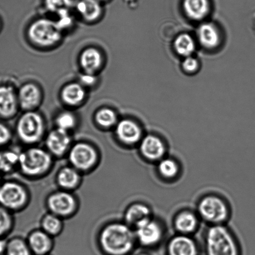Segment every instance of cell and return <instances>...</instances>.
I'll list each match as a JSON object with an SVG mask.
<instances>
[{"mask_svg": "<svg viewBox=\"0 0 255 255\" xmlns=\"http://www.w3.org/2000/svg\"><path fill=\"white\" fill-rule=\"evenodd\" d=\"M98 241L104 255H131L137 245L134 229L124 222L106 225L100 232Z\"/></svg>", "mask_w": 255, "mask_h": 255, "instance_id": "obj_1", "label": "cell"}, {"mask_svg": "<svg viewBox=\"0 0 255 255\" xmlns=\"http://www.w3.org/2000/svg\"><path fill=\"white\" fill-rule=\"evenodd\" d=\"M204 242L206 255H242L239 241L225 224L210 226Z\"/></svg>", "mask_w": 255, "mask_h": 255, "instance_id": "obj_2", "label": "cell"}, {"mask_svg": "<svg viewBox=\"0 0 255 255\" xmlns=\"http://www.w3.org/2000/svg\"><path fill=\"white\" fill-rule=\"evenodd\" d=\"M52 164V156L47 149L31 146L21 151L18 169L25 176L34 178L48 172Z\"/></svg>", "mask_w": 255, "mask_h": 255, "instance_id": "obj_3", "label": "cell"}, {"mask_svg": "<svg viewBox=\"0 0 255 255\" xmlns=\"http://www.w3.org/2000/svg\"><path fill=\"white\" fill-rule=\"evenodd\" d=\"M197 214L200 219L210 226L225 224L231 216V209L227 202L219 195H205L197 205Z\"/></svg>", "mask_w": 255, "mask_h": 255, "instance_id": "obj_4", "label": "cell"}, {"mask_svg": "<svg viewBox=\"0 0 255 255\" xmlns=\"http://www.w3.org/2000/svg\"><path fill=\"white\" fill-rule=\"evenodd\" d=\"M29 194L24 185L14 181L0 184V206L12 213L24 209L28 204Z\"/></svg>", "mask_w": 255, "mask_h": 255, "instance_id": "obj_5", "label": "cell"}, {"mask_svg": "<svg viewBox=\"0 0 255 255\" xmlns=\"http://www.w3.org/2000/svg\"><path fill=\"white\" fill-rule=\"evenodd\" d=\"M16 132L20 141L29 146H34L41 141L43 136V121L39 115L27 112L19 119Z\"/></svg>", "mask_w": 255, "mask_h": 255, "instance_id": "obj_6", "label": "cell"}, {"mask_svg": "<svg viewBox=\"0 0 255 255\" xmlns=\"http://www.w3.org/2000/svg\"><path fill=\"white\" fill-rule=\"evenodd\" d=\"M134 230L137 244L145 249L156 248L164 240L165 230L163 225L154 217L142 222Z\"/></svg>", "mask_w": 255, "mask_h": 255, "instance_id": "obj_7", "label": "cell"}, {"mask_svg": "<svg viewBox=\"0 0 255 255\" xmlns=\"http://www.w3.org/2000/svg\"><path fill=\"white\" fill-rule=\"evenodd\" d=\"M67 155L71 166L79 172L94 169L99 157L98 152L93 145L84 142L72 145Z\"/></svg>", "mask_w": 255, "mask_h": 255, "instance_id": "obj_8", "label": "cell"}, {"mask_svg": "<svg viewBox=\"0 0 255 255\" xmlns=\"http://www.w3.org/2000/svg\"><path fill=\"white\" fill-rule=\"evenodd\" d=\"M46 205L50 213L62 219L73 216L78 207L77 199L72 192L62 189L50 194Z\"/></svg>", "mask_w": 255, "mask_h": 255, "instance_id": "obj_9", "label": "cell"}, {"mask_svg": "<svg viewBox=\"0 0 255 255\" xmlns=\"http://www.w3.org/2000/svg\"><path fill=\"white\" fill-rule=\"evenodd\" d=\"M61 30L57 22L48 19H39L30 27L29 36L35 43L51 46L61 38Z\"/></svg>", "mask_w": 255, "mask_h": 255, "instance_id": "obj_10", "label": "cell"}, {"mask_svg": "<svg viewBox=\"0 0 255 255\" xmlns=\"http://www.w3.org/2000/svg\"><path fill=\"white\" fill-rule=\"evenodd\" d=\"M138 146L140 154L146 161L157 163L166 156L167 145L157 135H146L142 137Z\"/></svg>", "mask_w": 255, "mask_h": 255, "instance_id": "obj_11", "label": "cell"}, {"mask_svg": "<svg viewBox=\"0 0 255 255\" xmlns=\"http://www.w3.org/2000/svg\"><path fill=\"white\" fill-rule=\"evenodd\" d=\"M166 255H201V250L191 236L177 234L167 242Z\"/></svg>", "mask_w": 255, "mask_h": 255, "instance_id": "obj_12", "label": "cell"}, {"mask_svg": "<svg viewBox=\"0 0 255 255\" xmlns=\"http://www.w3.org/2000/svg\"><path fill=\"white\" fill-rule=\"evenodd\" d=\"M45 143L49 153L56 157L68 153L72 145L69 132L59 128L52 130L47 134Z\"/></svg>", "mask_w": 255, "mask_h": 255, "instance_id": "obj_13", "label": "cell"}, {"mask_svg": "<svg viewBox=\"0 0 255 255\" xmlns=\"http://www.w3.org/2000/svg\"><path fill=\"white\" fill-rule=\"evenodd\" d=\"M200 218L197 212L181 210L175 215L173 226L177 234L191 236L199 229Z\"/></svg>", "mask_w": 255, "mask_h": 255, "instance_id": "obj_14", "label": "cell"}, {"mask_svg": "<svg viewBox=\"0 0 255 255\" xmlns=\"http://www.w3.org/2000/svg\"><path fill=\"white\" fill-rule=\"evenodd\" d=\"M116 134L120 142L128 146L139 145L143 137L141 128L130 120H123L117 125Z\"/></svg>", "mask_w": 255, "mask_h": 255, "instance_id": "obj_15", "label": "cell"}, {"mask_svg": "<svg viewBox=\"0 0 255 255\" xmlns=\"http://www.w3.org/2000/svg\"><path fill=\"white\" fill-rule=\"evenodd\" d=\"M26 241L34 255L51 254L54 246L53 237L50 236L42 229L32 231L28 235Z\"/></svg>", "mask_w": 255, "mask_h": 255, "instance_id": "obj_16", "label": "cell"}, {"mask_svg": "<svg viewBox=\"0 0 255 255\" xmlns=\"http://www.w3.org/2000/svg\"><path fill=\"white\" fill-rule=\"evenodd\" d=\"M152 211L148 205L143 202H135L127 207L124 213V222L134 229L137 225L151 218Z\"/></svg>", "mask_w": 255, "mask_h": 255, "instance_id": "obj_17", "label": "cell"}, {"mask_svg": "<svg viewBox=\"0 0 255 255\" xmlns=\"http://www.w3.org/2000/svg\"><path fill=\"white\" fill-rule=\"evenodd\" d=\"M72 166H66L60 169L56 175V182L61 189L71 192L81 184V173Z\"/></svg>", "mask_w": 255, "mask_h": 255, "instance_id": "obj_18", "label": "cell"}, {"mask_svg": "<svg viewBox=\"0 0 255 255\" xmlns=\"http://www.w3.org/2000/svg\"><path fill=\"white\" fill-rule=\"evenodd\" d=\"M21 150L5 147L0 149V174L7 175L19 168Z\"/></svg>", "mask_w": 255, "mask_h": 255, "instance_id": "obj_19", "label": "cell"}, {"mask_svg": "<svg viewBox=\"0 0 255 255\" xmlns=\"http://www.w3.org/2000/svg\"><path fill=\"white\" fill-rule=\"evenodd\" d=\"M157 164V171L161 178L166 181H172L179 176L180 165L173 157H164Z\"/></svg>", "mask_w": 255, "mask_h": 255, "instance_id": "obj_20", "label": "cell"}, {"mask_svg": "<svg viewBox=\"0 0 255 255\" xmlns=\"http://www.w3.org/2000/svg\"><path fill=\"white\" fill-rule=\"evenodd\" d=\"M184 7L190 18L200 20L208 14L210 4L209 0H184Z\"/></svg>", "mask_w": 255, "mask_h": 255, "instance_id": "obj_21", "label": "cell"}, {"mask_svg": "<svg viewBox=\"0 0 255 255\" xmlns=\"http://www.w3.org/2000/svg\"><path fill=\"white\" fill-rule=\"evenodd\" d=\"M16 100L11 88L0 87V116L9 117L16 112Z\"/></svg>", "mask_w": 255, "mask_h": 255, "instance_id": "obj_22", "label": "cell"}, {"mask_svg": "<svg viewBox=\"0 0 255 255\" xmlns=\"http://www.w3.org/2000/svg\"><path fill=\"white\" fill-rule=\"evenodd\" d=\"M19 101L22 109H31L37 106L40 101V92L33 84H26L19 92Z\"/></svg>", "mask_w": 255, "mask_h": 255, "instance_id": "obj_23", "label": "cell"}, {"mask_svg": "<svg viewBox=\"0 0 255 255\" xmlns=\"http://www.w3.org/2000/svg\"><path fill=\"white\" fill-rule=\"evenodd\" d=\"M198 36L200 42L207 48H214L218 46L220 36L213 24L205 23L199 27Z\"/></svg>", "mask_w": 255, "mask_h": 255, "instance_id": "obj_24", "label": "cell"}, {"mask_svg": "<svg viewBox=\"0 0 255 255\" xmlns=\"http://www.w3.org/2000/svg\"><path fill=\"white\" fill-rule=\"evenodd\" d=\"M81 66L87 74H92L101 66L102 58L98 51L93 48L85 50L80 59Z\"/></svg>", "mask_w": 255, "mask_h": 255, "instance_id": "obj_25", "label": "cell"}, {"mask_svg": "<svg viewBox=\"0 0 255 255\" xmlns=\"http://www.w3.org/2000/svg\"><path fill=\"white\" fill-rule=\"evenodd\" d=\"M41 229L52 237L58 236L63 230L64 224L61 217L49 212L41 221Z\"/></svg>", "mask_w": 255, "mask_h": 255, "instance_id": "obj_26", "label": "cell"}, {"mask_svg": "<svg viewBox=\"0 0 255 255\" xmlns=\"http://www.w3.org/2000/svg\"><path fill=\"white\" fill-rule=\"evenodd\" d=\"M85 97L84 90L77 84H71L65 87L62 92V97L66 104L76 106L83 101Z\"/></svg>", "mask_w": 255, "mask_h": 255, "instance_id": "obj_27", "label": "cell"}, {"mask_svg": "<svg viewBox=\"0 0 255 255\" xmlns=\"http://www.w3.org/2000/svg\"><path fill=\"white\" fill-rule=\"evenodd\" d=\"M77 8L84 18L88 21L96 19L101 11V6L96 0H82L77 4Z\"/></svg>", "mask_w": 255, "mask_h": 255, "instance_id": "obj_28", "label": "cell"}, {"mask_svg": "<svg viewBox=\"0 0 255 255\" xmlns=\"http://www.w3.org/2000/svg\"><path fill=\"white\" fill-rule=\"evenodd\" d=\"M4 255H34L27 242L21 237H16L7 241Z\"/></svg>", "mask_w": 255, "mask_h": 255, "instance_id": "obj_29", "label": "cell"}, {"mask_svg": "<svg viewBox=\"0 0 255 255\" xmlns=\"http://www.w3.org/2000/svg\"><path fill=\"white\" fill-rule=\"evenodd\" d=\"M14 220L11 212L0 206V238H5L13 229Z\"/></svg>", "mask_w": 255, "mask_h": 255, "instance_id": "obj_30", "label": "cell"}, {"mask_svg": "<svg viewBox=\"0 0 255 255\" xmlns=\"http://www.w3.org/2000/svg\"><path fill=\"white\" fill-rule=\"evenodd\" d=\"M174 47L180 55L189 56L194 51L195 43L193 39L189 34H183L177 37Z\"/></svg>", "mask_w": 255, "mask_h": 255, "instance_id": "obj_31", "label": "cell"}, {"mask_svg": "<svg viewBox=\"0 0 255 255\" xmlns=\"http://www.w3.org/2000/svg\"><path fill=\"white\" fill-rule=\"evenodd\" d=\"M96 120L99 126L104 128L114 126L117 121L116 114L112 110L108 109H101L97 112Z\"/></svg>", "mask_w": 255, "mask_h": 255, "instance_id": "obj_32", "label": "cell"}, {"mask_svg": "<svg viewBox=\"0 0 255 255\" xmlns=\"http://www.w3.org/2000/svg\"><path fill=\"white\" fill-rule=\"evenodd\" d=\"M57 128L68 132L73 128L76 124L74 117L71 114L64 113L60 115L56 120Z\"/></svg>", "mask_w": 255, "mask_h": 255, "instance_id": "obj_33", "label": "cell"}, {"mask_svg": "<svg viewBox=\"0 0 255 255\" xmlns=\"http://www.w3.org/2000/svg\"><path fill=\"white\" fill-rule=\"evenodd\" d=\"M46 4L50 11L59 12L67 9L71 6V0H46Z\"/></svg>", "mask_w": 255, "mask_h": 255, "instance_id": "obj_34", "label": "cell"}, {"mask_svg": "<svg viewBox=\"0 0 255 255\" xmlns=\"http://www.w3.org/2000/svg\"><path fill=\"white\" fill-rule=\"evenodd\" d=\"M11 139V132L8 128L0 124V149L7 147Z\"/></svg>", "mask_w": 255, "mask_h": 255, "instance_id": "obj_35", "label": "cell"}, {"mask_svg": "<svg viewBox=\"0 0 255 255\" xmlns=\"http://www.w3.org/2000/svg\"><path fill=\"white\" fill-rule=\"evenodd\" d=\"M58 14L60 20L58 22H57V24H58L60 28L62 29L70 26L72 22V19L69 16L67 9L62 10L58 12Z\"/></svg>", "mask_w": 255, "mask_h": 255, "instance_id": "obj_36", "label": "cell"}, {"mask_svg": "<svg viewBox=\"0 0 255 255\" xmlns=\"http://www.w3.org/2000/svg\"><path fill=\"white\" fill-rule=\"evenodd\" d=\"M182 66L187 72H193L198 69L199 62L193 57H188L185 60Z\"/></svg>", "mask_w": 255, "mask_h": 255, "instance_id": "obj_37", "label": "cell"}, {"mask_svg": "<svg viewBox=\"0 0 255 255\" xmlns=\"http://www.w3.org/2000/svg\"><path fill=\"white\" fill-rule=\"evenodd\" d=\"M81 81L86 86H91L96 81V77L92 76L91 74H87L86 75H82L81 77Z\"/></svg>", "mask_w": 255, "mask_h": 255, "instance_id": "obj_38", "label": "cell"}, {"mask_svg": "<svg viewBox=\"0 0 255 255\" xmlns=\"http://www.w3.org/2000/svg\"><path fill=\"white\" fill-rule=\"evenodd\" d=\"M7 241L5 238H0V255H4L6 253Z\"/></svg>", "mask_w": 255, "mask_h": 255, "instance_id": "obj_39", "label": "cell"}, {"mask_svg": "<svg viewBox=\"0 0 255 255\" xmlns=\"http://www.w3.org/2000/svg\"><path fill=\"white\" fill-rule=\"evenodd\" d=\"M136 255H152L149 253H147V252H141V253H139Z\"/></svg>", "mask_w": 255, "mask_h": 255, "instance_id": "obj_40", "label": "cell"}, {"mask_svg": "<svg viewBox=\"0 0 255 255\" xmlns=\"http://www.w3.org/2000/svg\"><path fill=\"white\" fill-rule=\"evenodd\" d=\"M1 177H2V175L1 174H0V184H1V182H2L1 181Z\"/></svg>", "mask_w": 255, "mask_h": 255, "instance_id": "obj_41", "label": "cell"}, {"mask_svg": "<svg viewBox=\"0 0 255 255\" xmlns=\"http://www.w3.org/2000/svg\"><path fill=\"white\" fill-rule=\"evenodd\" d=\"M51 255V254H49V255Z\"/></svg>", "mask_w": 255, "mask_h": 255, "instance_id": "obj_42", "label": "cell"}]
</instances>
